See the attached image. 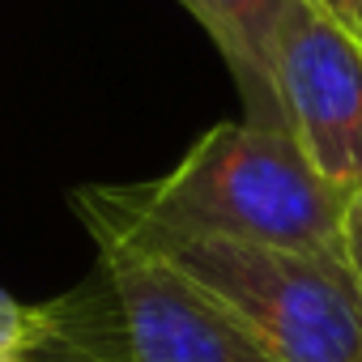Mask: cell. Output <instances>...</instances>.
<instances>
[{"label":"cell","instance_id":"6da1fadb","mask_svg":"<svg viewBox=\"0 0 362 362\" xmlns=\"http://www.w3.org/2000/svg\"><path fill=\"white\" fill-rule=\"evenodd\" d=\"M86 230L188 235L345 260V201L311 170L281 124H214L153 184L77 188Z\"/></svg>","mask_w":362,"mask_h":362},{"label":"cell","instance_id":"7a4b0ae2","mask_svg":"<svg viewBox=\"0 0 362 362\" xmlns=\"http://www.w3.org/2000/svg\"><path fill=\"white\" fill-rule=\"evenodd\" d=\"M35 315L30 362H273L239 320L128 243H98L94 269Z\"/></svg>","mask_w":362,"mask_h":362},{"label":"cell","instance_id":"3957f363","mask_svg":"<svg viewBox=\"0 0 362 362\" xmlns=\"http://www.w3.org/2000/svg\"><path fill=\"white\" fill-rule=\"evenodd\" d=\"M90 239L158 256L230 320H239L273 354V362H362V303L345 260L188 235L94 230Z\"/></svg>","mask_w":362,"mask_h":362},{"label":"cell","instance_id":"277c9868","mask_svg":"<svg viewBox=\"0 0 362 362\" xmlns=\"http://www.w3.org/2000/svg\"><path fill=\"white\" fill-rule=\"evenodd\" d=\"M277 124L349 205L362 197V39L298 0L273 69Z\"/></svg>","mask_w":362,"mask_h":362},{"label":"cell","instance_id":"5b68a950","mask_svg":"<svg viewBox=\"0 0 362 362\" xmlns=\"http://www.w3.org/2000/svg\"><path fill=\"white\" fill-rule=\"evenodd\" d=\"M222 47L226 64L235 69L243 98L260 124H277V94L273 69L286 22L298 0H179Z\"/></svg>","mask_w":362,"mask_h":362},{"label":"cell","instance_id":"8992f818","mask_svg":"<svg viewBox=\"0 0 362 362\" xmlns=\"http://www.w3.org/2000/svg\"><path fill=\"white\" fill-rule=\"evenodd\" d=\"M35 307L18 303L9 290H0V362H30L35 354Z\"/></svg>","mask_w":362,"mask_h":362},{"label":"cell","instance_id":"52a82bcc","mask_svg":"<svg viewBox=\"0 0 362 362\" xmlns=\"http://www.w3.org/2000/svg\"><path fill=\"white\" fill-rule=\"evenodd\" d=\"M345 264H349V277H354L358 303H362V197H354L345 205Z\"/></svg>","mask_w":362,"mask_h":362},{"label":"cell","instance_id":"ba28073f","mask_svg":"<svg viewBox=\"0 0 362 362\" xmlns=\"http://www.w3.org/2000/svg\"><path fill=\"white\" fill-rule=\"evenodd\" d=\"M307 5H315L324 18H332L354 39H362V5H358V0H307Z\"/></svg>","mask_w":362,"mask_h":362},{"label":"cell","instance_id":"9c48e42d","mask_svg":"<svg viewBox=\"0 0 362 362\" xmlns=\"http://www.w3.org/2000/svg\"><path fill=\"white\" fill-rule=\"evenodd\" d=\"M358 5H362V0H358Z\"/></svg>","mask_w":362,"mask_h":362}]
</instances>
